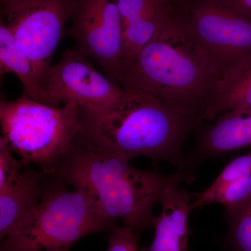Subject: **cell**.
<instances>
[{
	"label": "cell",
	"instance_id": "4fadbf2b",
	"mask_svg": "<svg viewBox=\"0 0 251 251\" xmlns=\"http://www.w3.org/2000/svg\"><path fill=\"white\" fill-rule=\"evenodd\" d=\"M44 172L25 166L11 182L0 188V239L4 240L28 213L39 202L44 193Z\"/></svg>",
	"mask_w": 251,
	"mask_h": 251
},
{
	"label": "cell",
	"instance_id": "ac0fdd59",
	"mask_svg": "<svg viewBox=\"0 0 251 251\" xmlns=\"http://www.w3.org/2000/svg\"><path fill=\"white\" fill-rule=\"evenodd\" d=\"M251 175V148L250 151L247 154L237 157L229 162L212 184L202 191V193L209 194L224 185Z\"/></svg>",
	"mask_w": 251,
	"mask_h": 251
},
{
	"label": "cell",
	"instance_id": "8992f818",
	"mask_svg": "<svg viewBox=\"0 0 251 251\" xmlns=\"http://www.w3.org/2000/svg\"><path fill=\"white\" fill-rule=\"evenodd\" d=\"M1 21L30 59L46 90L51 62L69 18V0H7Z\"/></svg>",
	"mask_w": 251,
	"mask_h": 251
},
{
	"label": "cell",
	"instance_id": "ffe728a7",
	"mask_svg": "<svg viewBox=\"0 0 251 251\" xmlns=\"http://www.w3.org/2000/svg\"><path fill=\"white\" fill-rule=\"evenodd\" d=\"M140 234L125 226H116L109 232L106 251H139L138 237Z\"/></svg>",
	"mask_w": 251,
	"mask_h": 251
},
{
	"label": "cell",
	"instance_id": "30bf717a",
	"mask_svg": "<svg viewBox=\"0 0 251 251\" xmlns=\"http://www.w3.org/2000/svg\"><path fill=\"white\" fill-rule=\"evenodd\" d=\"M251 148V108L219 115L212 125L198 130L196 147L178 168L184 179L199 162L240 149Z\"/></svg>",
	"mask_w": 251,
	"mask_h": 251
},
{
	"label": "cell",
	"instance_id": "44dd1931",
	"mask_svg": "<svg viewBox=\"0 0 251 251\" xmlns=\"http://www.w3.org/2000/svg\"><path fill=\"white\" fill-rule=\"evenodd\" d=\"M230 9L251 21V0H222Z\"/></svg>",
	"mask_w": 251,
	"mask_h": 251
},
{
	"label": "cell",
	"instance_id": "3957f363",
	"mask_svg": "<svg viewBox=\"0 0 251 251\" xmlns=\"http://www.w3.org/2000/svg\"><path fill=\"white\" fill-rule=\"evenodd\" d=\"M126 92L108 106L80 107L81 134L97 148L126 161L145 156L179 166L185 140L196 126L156 97Z\"/></svg>",
	"mask_w": 251,
	"mask_h": 251
},
{
	"label": "cell",
	"instance_id": "7a4b0ae2",
	"mask_svg": "<svg viewBox=\"0 0 251 251\" xmlns=\"http://www.w3.org/2000/svg\"><path fill=\"white\" fill-rule=\"evenodd\" d=\"M129 162L97 148L80 132L52 176L87 195L105 217L122 219L140 234L154 227L153 207L167 185L181 175L142 171Z\"/></svg>",
	"mask_w": 251,
	"mask_h": 251
},
{
	"label": "cell",
	"instance_id": "5b68a950",
	"mask_svg": "<svg viewBox=\"0 0 251 251\" xmlns=\"http://www.w3.org/2000/svg\"><path fill=\"white\" fill-rule=\"evenodd\" d=\"M0 123L1 138L23 165H36L51 176L82 130L80 108L75 102L52 106L23 94L1 100Z\"/></svg>",
	"mask_w": 251,
	"mask_h": 251
},
{
	"label": "cell",
	"instance_id": "9c48e42d",
	"mask_svg": "<svg viewBox=\"0 0 251 251\" xmlns=\"http://www.w3.org/2000/svg\"><path fill=\"white\" fill-rule=\"evenodd\" d=\"M46 90L57 106L75 102L81 108H99L116 103L126 90L97 72L87 57L67 49L51 67Z\"/></svg>",
	"mask_w": 251,
	"mask_h": 251
},
{
	"label": "cell",
	"instance_id": "52a82bcc",
	"mask_svg": "<svg viewBox=\"0 0 251 251\" xmlns=\"http://www.w3.org/2000/svg\"><path fill=\"white\" fill-rule=\"evenodd\" d=\"M181 14L221 75L238 61L251 57V20L222 0H187Z\"/></svg>",
	"mask_w": 251,
	"mask_h": 251
},
{
	"label": "cell",
	"instance_id": "603a6c76",
	"mask_svg": "<svg viewBox=\"0 0 251 251\" xmlns=\"http://www.w3.org/2000/svg\"><path fill=\"white\" fill-rule=\"evenodd\" d=\"M6 1H7V0H1V4H2V3L6 2Z\"/></svg>",
	"mask_w": 251,
	"mask_h": 251
},
{
	"label": "cell",
	"instance_id": "2e32d148",
	"mask_svg": "<svg viewBox=\"0 0 251 251\" xmlns=\"http://www.w3.org/2000/svg\"><path fill=\"white\" fill-rule=\"evenodd\" d=\"M191 203L192 209L211 203H219L226 208V213L237 210L251 200V175L241 178L221 186L209 194L194 195Z\"/></svg>",
	"mask_w": 251,
	"mask_h": 251
},
{
	"label": "cell",
	"instance_id": "9a60e30c",
	"mask_svg": "<svg viewBox=\"0 0 251 251\" xmlns=\"http://www.w3.org/2000/svg\"><path fill=\"white\" fill-rule=\"evenodd\" d=\"M0 70L1 75L11 73L18 77L23 85V95L41 103L57 106L49 92L38 83L30 59L2 21L0 23Z\"/></svg>",
	"mask_w": 251,
	"mask_h": 251
},
{
	"label": "cell",
	"instance_id": "e0dca14e",
	"mask_svg": "<svg viewBox=\"0 0 251 251\" xmlns=\"http://www.w3.org/2000/svg\"><path fill=\"white\" fill-rule=\"evenodd\" d=\"M249 202L237 210L226 213L230 226L231 240L237 251H251V206Z\"/></svg>",
	"mask_w": 251,
	"mask_h": 251
},
{
	"label": "cell",
	"instance_id": "8fae6325",
	"mask_svg": "<svg viewBox=\"0 0 251 251\" xmlns=\"http://www.w3.org/2000/svg\"><path fill=\"white\" fill-rule=\"evenodd\" d=\"M118 8L123 27L120 67L180 14L169 0H118Z\"/></svg>",
	"mask_w": 251,
	"mask_h": 251
},
{
	"label": "cell",
	"instance_id": "d6986e66",
	"mask_svg": "<svg viewBox=\"0 0 251 251\" xmlns=\"http://www.w3.org/2000/svg\"><path fill=\"white\" fill-rule=\"evenodd\" d=\"M24 167L21 160L15 158L6 142L0 137V188L11 182Z\"/></svg>",
	"mask_w": 251,
	"mask_h": 251
},
{
	"label": "cell",
	"instance_id": "cb8c5ba5",
	"mask_svg": "<svg viewBox=\"0 0 251 251\" xmlns=\"http://www.w3.org/2000/svg\"><path fill=\"white\" fill-rule=\"evenodd\" d=\"M249 203H250V204H251V200L250 201V202H249Z\"/></svg>",
	"mask_w": 251,
	"mask_h": 251
},
{
	"label": "cell",
	"instance_id": "5bb4252c",
	"mask_svg": "<svg viewBox=\"0 0 251 251\" xmlns=\"http://www.w3.org/2000/svg\"><path fill=\"white\" fill-rule=\"evenodd\" d=\"M251 108V57L241 59L222 74L204 122L235 109Z\"/></svg>",
	"mask_w": 251,
	"mask_h": 251
},
{
	"label": "cell",
	"instance_id": "277c9868",
	"mask_svg": "<svg viewBox=\"0 0 251 251\" xmlns=\"http://www.w3.org/2000/svg\"><path fill=\"white\" fill-rule=\"evenodd\" d=\"M67 186L54 177L46 184L41 201L4 238L1 251H69L82 237L116 227L87 195Z\"/></svg>",
	"mask_w": 251,
	"mask_h": 251
},
{
	"label": "cell",
	"instance_id": "7c38bea8",
	"mask_svg": "<svg viewBox=\"0 0 251 251\" xmlns=\"http://www.w3.org/2000/svg\"><path fill=\"white\" fill-rule=\"evenodd\" d=\"M180 176L167 185L159 203L161 215L155 221V235L148 251H187L188 217L193 211L192 196L180 184Z\"/></svg>",
	"mask_w": 251,
	"mask_h": 251
},
{
	"label": "cell",
	"instance_id": "6da1fadb",
	"mask_svg": "<svg viewBox=\"0 0 251 251\" xmlns=\"http://www.w3.org/2000/svg\"><path fill=\"white\" fill-rule=\"evenodd\" d=\"M221 72L185 24L181 12L120 67L116 84L149 94L196 128L215 97Z\"/></svg>",
	"mask_w": 251,
	"mask_h": 251
},
{
	"label": "cell",
	"instance_id": "7402d4cb",
	"mask_svg": "<svg viewBox=\"0 0 251 251\" xmlns=\"http://www.w3.org/2000/svg\"><path fill=\"white\" fill-rule=\"evenodd\" d=\"M169 1L177 6L178 7L181 8L187 0H169Z\"/></svg>",
	"mask_w": 251,
	"mask_h": 251
},
{
	"label": "cell",
	"instance_id": "ba28073f",
	"mask_svg": "<svg viewBox=\"0 0 251 251\" xmlns=\"http://www.w3.org/2000/svg\"><path fill=\"white\" fill-rule=\"evenodd\" d=\"M67 34L76 50L101 67L116 84L123 52V27L118 0H69Z\"/></svg>",
	"mask_w": 251,
	"mask_h": 251
}]
</instances>
